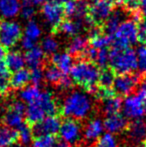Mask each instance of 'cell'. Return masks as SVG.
I'll return each instance as SVG.
<instances>
[{"label": "cell", "mask_w": 146, "mask_h": 147, "mask_svg": "<svg viewBox=\"0 0 146 147\" xmlns=\"http://www.w3.org/2000/svg\"><path fill=\"white\" fill-rule=\"evenodd\" d=\"M93 108L90 96L81 90L71 91L61 104V112L64 116L74 120H82L89 116Z\"/></svg>", "instance_id": "6da1fadb"}, {"label": "cell", "mask_w": 146, "mask_h": 147, "mask_svg": "<svg viewBox=\"0 0 146 147\" xmlns=\"http://www.w3.org/2000/svg\"><path fill=\"white\" fill-rule=\"evenodd\" d=\"M100 68L94 62L89 60H80L73 65L70 71V77L73 83L93 93L98 87Z\"/></svg>", "instance_id": "7a4b0ae2"}, {"label": "cell", "mask_w": 146, "mask_h": 147, "mask_svg": "<svg viewBox=\"0 0 146 147\" xmlns=\"http://www.w3.org/2000/svg\"><path fill=\"white\" fill-rule=\"evenodd\" d=\"M56 112L57 103L53 94L49 91H42L34 102L27 104L25 118L29 123L36 124L45 117L55 115Z\"/></svg>", "instance_id": "3957f363"}, {"label": "cell", "mask_w": 146, "mask_h": 147, "mask_svg": "<svg viewBox=\"0 0 146 147\" xmlns=\"http://www.w3.org/2000/svg\"><path fill=\"white\" fill-rule=\"evenodd\" d=\"M110 68L118 74H128L138 68L136 51L132 48L112 47L109 51Z\"/></svg>", "instance_id": "277c9868"}, {"label": "cell", "mask_w": 146, "mask_h": 147, "mask_svg": "<svg viewBox=\"0 0 146 147\" xmlns=\"http://www.w3.org/2000/svg\"><path fill=\"white\" fill-rule=\"evenodd\" d=\"M139 25L134 19L124 20L113 35L112 47L128 48L138 41Z\"/></svg>", "instance_id": "5b68a950"}, {"label": "cell", "mask_w": 146, "mask_h": 147, "mask_svg": "<svg viewBox=\"0 0 146 147\" xmlns=\"http://www.w3.org/2000/svg\"><path fill=\"white\" fill-rule=\"evenodd\" d=\"M22 38V28L20 24L12 20H2L0 22V43L5 49L14 47Z\"/></svg>", "instance_id": "8992f818"}, {"label": "cell", "mask_w": 146, "mask_h": 147, "mask_svg": "<svg viewBox=\"0 0 146 147\" xmlns=\"http://www.w3.org/2000/svg\"><path fill=\"white\" fill-rule=\"evenodd\" d=\"M117 0H97L89 7L87 18L92 25L100 26L106 21L114 10Z\"/></svg>", "instance_id": "52a82bcc"}, {"label": "cell", "mask_w": 146, "mask_h": 147, "mask_svg": "<svg viewBox=\"0 0 146 147\" xmlns=\"http://www.w3.org/2000/svg\"><path fill=\"white\" fill-rule=\"evenodd\" d=\"M25 111L26 107L24 106L22 101H14L9 104L3 116V122L5 123V126L11 129L20 128L23 124H25Z\"/></svg>", "instance_id": "ba28073f"}, {"label": "cell", "mask_w": 146, "mask_h": 147, "mask_svg": "<svg viewBox=\"0 0 146 147\" xmlns=\"http://www.w3.org/2000/svg\"><path fill=\"white\" fill-rule=\"evenodd\" d=\"M41 13H42L44 20L50 26L52 31L56 32L58 30L60 24L63 22V18L65 16L63 6L53 3L51 1L46 2V3L42 5Z\"/></svg>", "instance_id": "9c48e42d"}, {"label": "cell", "mask_w": 146, "mask_h": 147, "mask_svg": "<svg viewBox=\"0 0 146 147\" xmlns=\"http://www.w3.org/2000/svg\"><path fill=\"white\" fill-rule=\"evenodd\" d=\"M122 111L126 118L141 119L145 115V101L138 94H130L123 101Z\"/></svg>", "instance_id": "30bf717a"}, {"label": "cell", "mask_w": 146, "mask_h": 147, "mask_svg": "<svg viewBox=\"0 0 146 147\" xmlns=\"http://www.w3.org/2000/svg\"><path fill=\"white\" fill-rule=\"evenodd\" d=\"M140 81V76L138 74H119L116 76L113 83V91L117 93L118 96H129L132 94L134 89Z\"/></svg>", "instance_id": "8fae6325"}, {"label": "cell", "mask_w": 146, "mask_h": 147, "mask_svg": "<svg viewBox=\"0 0 146 147\" xmlns=\"http://www.w3.org/2000/svg\"><path fill=\"white\" fill-rule=\"evenodd\" d=\"M82 127L77 120L67 118L65 121L61 123L59 129V135L61 140L67 142L69 145H73L80 141L82 137Z\"/></svg>", "instance_id": "7c38bea8"}, {"label": "cell", "mask_w": 146, "mask_h": 147, "mask_svg": "<svg viewBox=\"0 0 146 147\" xmlns=\"http://www.w3.org/2000/svg\"><path fill=\"white\" fill-rule=\"evenodd\" d=\"M62 122L57 116H47L35 124L34 132L37 135H55L59 132Z\"/></svg>", "instance_id": "4fadbf2b"}, {"label": "cell", "mask_w": 146, "mask_h": 147, "mask_svg": "<svg viewBox=\"0 0 146 147\" xmlns=\"http://www.w3.org/2000/svg\"><path fill=\"white\" fill-rule=\"evenodd\" d=\"M104 124L98 118H94L88 121L83 129V137L89 143L96 142L104 132Z\"/></svg>", "instance_id": "5bb4252c"}, {"label": "cell", "mask_w": 146, "mask_h": 147, "mask_svg": "<svg viewBox=\"0 0 146 147\" xmlns=\"http://www.w3.org/2000/svg\"><path fill=\"white\" fill-rule=\"evenodd\" d=\"M104 129L111 134L121 133L127 129V118L120 113L113 115H108L103 122Z\"/></svg>", "instance_id": "9a60e30c"}, {"label": "cell", "mask_w": 146, "mask_h": 147, "mask_svg": "<svg viewBox=\"0 0 146 147\" xmlns=\"http://www.w3.org/2000/svg\"><path fill=\"white\" fill-rule=\"evenodd\" d=\"M125 12L121 9H114L111 15L106 19V21L102 24V31L103 33L110 36H113L120 24L124 21Z\"/></svg>", "instance_id": "2e32d148"}, {"label": "cell", "mask_w": 146, "mask_h": 147, "mask_svg": "<svg viewBox=\"0 0 146 147\" xmlns=\"http://www.w3.org/2000/svg\"><path fill=\"white\" fill-rule=\"evenodd\" d=\"M21 10L20 0H0V17L4 20L15 18Z\"/></svg>", "instance_id": "e0dca14e"}, {"label": "cell", "mask_w": 146, "mask_h": 147, "mask_svg": "<svg viewBox=\"0 0 146 147\" xmlns=\"http://www.w3.org/2000/svg\"><path fill=\"white\" fill-rule=\"evenodd\" d=\"M51 62L53 65H55L63 74L67 75L70 73L71 69L73 67V56L69 54L68 52L55 53L51 57Z\"/></svg>", "instance_id": "ac0fdd59"}, {"label": "cell", "mask_w": 146, "mask_h": 147, "mask_svg": "<svg viewBox=\"0 0 146 147\" xmlns=\"http://www.w3.org/2000/svg\"><path fill=\"white\" fill-rule=\"evenodd\" d=\"M4 63H5L7 69L11 72L23 69L26 65L25 57L19 51H10V52L6 53Z\"/></svg>", "instance_id": "d6986e66"}, {"label": "cell", "mask_w": 146, "mask_h": 147, "mask_svg": "<svg viewBox=\"0 0 146 147\" xmlns=\"http://www.w3.org/2000/svg\"><path fill=\"white\" fill-rule=\"evenodd\" d=\"M24 57H25L26 65H28L31 69H33V68H38L42 66L45 60V53L40 46L35 45L33 48L26 51Z\"/></svg>", "instance_id": "ffe728a7"}, {"label": "cell", "mask_w": 146, "mask_h": 147, "mask_svg": "<svg viewBox=\"0 0 146 147\" xmlns=\"http://www.w3.org/2000/svg\"><path fill=\"white\" fill-rule=\"evenodd\" d=\"M89 41L85 36L77 35L74 36L71 42L68 44L67 47V52L72 56H84L85 51L88 48Z\"/></svg>", "instance_id": "44dd1931"}, {"label": "cell", "mask_w": 146, "mask_h": 147, "mask_svg": "<svg viewBox=\"0 0 146 147\" xmlns=\"http://www.w3.org/2000/svg\"><path fill=\"white\" fill-rule=\"evenodd\" d=\"M128 135L133 141L140 142L146 139V121L141 119L133 120L128 126Z\"/></svg>", "instance_id": "7402d4cb"}, {"label": "cell", "mask_w": 146, "mask_h": 147, "mask_svg": "<svg viewBox=\"0 0 146 147\" xmlns=\"http://www.w3.org/2000/svg\"><path fill=\"white\" fill-rule=\"evenodd\" d=\"M84 23H85L84 20L79 19L63 20V22L60 24L57 31H60L63 34L68 35V36H77V35H79L80 31L83 29Z\"/></svg>", "instance_id": "603a6c76"}, {"label": "cell", "mask_w": 146, "mask_h": 147, "mask_svg": "<svg viewBox=\"0 0 146 147\" xmlns=\"http://www.w3.org/2000/svg\"><path fill=\"white\" fill-rule=\"evenodd\" d=\"M30 82V71L26 68L20 69L18 71L13 72L10 76V84L11 87L15 89H22L26 87Z\"/></svg>", "instance_id": "cb8c5ba5"}, {"label": "cell", "mask_w": 146, "mask_h": 147, "mask_svg": "<svg viewBox=\"0 0 146 147\" xmlns=\"http://www.w3.org/2000/svg\"><path fill=\"white\" fill-rule=\"evenodd\" d=\"M122 100L119 96H115V95H111L110 97L104 99L103 104H102V109L103 112L106 115H113L117 114L120 112L122 109Z\"/></svg>", "instance_id": "d4e9b609"}, {"label": "cell", "mask_w": 146, "mask_h": 147, "mask_svg": "<svg viewBox=\"0 0 146 147\" xmlns=\"http://www.w3.org/2000/svg\"><path fill=\"white\" fill-rule=\"evenodd\" d=\"M42 91L39 89L37 85H30L22 88L19 92V98L22 102H25L27 104L34 102L39 96Z\"/></svg>", "instance_id": "484cf974"}, {"label": "cell", "mask_w": 146, "mask_h": 147, "mask_svg": "<svg viewBox=\"0 0 146 147\" xmlns=\"http://www.w3.org/2000/svg\"><path fill=\"white\" fill-rule=\"evenodd\" d=\"M17 140V132L7 126H0V147H9Z\"/></svg>", "instance_id": "4316f807"}, {"label": "cell", "mask_w": 146, "mask_h": 147, "mask_svg": "<svg viewBox=\"0 0 146 147\" xmlns=\"http://www.w3.org/2000/svg\"><path fill=\"white\" fill-rule=\"evenodd\" d=\"M112 43H113V36L107 35L105 33H101V34L89 39L90 46L95 49H98V50L99 49L108 48L110 45H112Z\"/></svg>", "instance_id": "83f0119b"}, {"label": "cell", "mask_w": 146, "mask_h": 147, "mask_svg": "<svg viewBox=\"0 0 146 147\" xmlns=\"http://www.w3.org/2000/svg\"><path fill=\"white\" fill-rule=\"evenodd\" d=\"M65 74H63L58 68L55 65L51 64V65L46 66L44 71V78L48 83L55 84V85H58L59 82L61 81L62 77Z\"/></svg>", "instance_id": "f1b7e54d"}, {"label": "cell", "mask_w": 146, "mask_h": 147, "mask_svg": "<svg viewBox=\"0 0 146 147\" xmlns=\"http://www.w3.org/2000/svg\"><path fill=\"white\" fill-rule=\"evenodd\" d=\"M11 84H10L9 70L7 69L5 63L0 61V95H5L9 91Z\"/></svg>", "instance_id": "f546056e"}, {"label": "cell", "mask_w": 146, "mask_h": 147, "mask_svg": "<svg viewBox=\"0 0 146 147\" xmlns=\"http://www.w3.org/2000/svg\"><path fill=\"white\" fill-rule=\"evenodd\" d=\"M115 72L112 69H102L100 72V76H99V81H98V85L102 88H107L111 89V87L113 86L114 83V79H115Z\"/></svg>", "instance_id": "4dcf8cb0"}, {"label": "cell", "mask_w": 146, "mask_h": 147, "mask_svg": "<svg viewBox=\"0 0 146 147\" xmlns=\"http://www.w3.org/2000/svg\"><path fill=\"white\" fill-rule=\"evenodd\" d=\"M41 33H42V30H41L40 26L36 23L33 20H29L26 25L25 29H24V35L23 36L27 37V38L31 39L32 41L36 42L38 41V39L40 38Z\"/></svg>", "instance_id": "1f68e13d"}, {"label": "cell", "mask_w": 146, "mask_h": 147, "mask_svg": "<svg viewBox=\"0 0 146 147\" xmlns=\"http://www.w3.org/2000/svg\"><path fill=\"white\" fill-rule=\"evenodd\" d=\"M40 47L46 55H54L55 53H57L59 44L53 36H47L42 40Z\"/></svg>", "instance_id": "d6a6232c"}, {"label": "cell", "mask_w": 146, "mask_h": 147, "mask_svg": "<svg viewBox=\"0 0 146 147\" xmlns=\"http://www.w3.org/2000/svg\"><path fill=\"white\" fill-rule=\"evenodd\" d=\"M17 139L21 142V144H29L33 140V130L26 124H23L17 131Z\"/></svg>", "instance_id": "836d02e7"}, {"label": "cell", "mask_w": 146, "mask_h": 147, "mask_svg": "<svg viewBox=\"0 0 146 147\" xmlns=\"http://www.w3.org/2000/svg\"><path fill=\"white\" fill-rule=\"evenodd\" d=\"M56 142L54 135H37L33 140V147H55Z\"/></svg>", "instance_id": "e575fe53"}, {"label": "cell", "mask_w": 146, "mask_h": 147, "mask_svg": "<svg viewBox=\"0 0 146 147\" xmlns=\"http://www.w3.org/2000/svg\"><path fill=\"white\" fill-rule=\"evenodd\" d=\"M95 147H119V145L114 134L106 132L96 141Z\"/></svg>", "instance_id": "d590c367"}, {"label": "cell", "mask_w": 146, "mask_h": 147, "mask_svg": "<svg viewBox=\"0 0 146 147\" xmlns=\"http://www.w3.org/2000/svg\"><path fill=\"white\" fill-rule=\"evenodd\" d=\"M34 6L35 5L30 0H22L21 10H20L22 18L26 20H31L35 14V7Z\"/></svg>", "instance_id": "8d00e7d4"}, {"label": "cell", "mask_w": 146, "mask_h": 147, "mask_svg": "<svg viewBox=\"0 0 146 147\" xmlns=\"http://www.w3.org/2000/svg\"><path fill=\"white\" fill-rule=\"evenodd\" d=\"M94 63L100 68V69H105L109 64V50L107 48L99 49L97 52L96 59L94 60Z\"/></svg>", "instance_id": "74e56055"}, {"label": "cell", "mask_w": 146, "mask_h": 147, "mask_svg": "<svg viewBox=\"0 0 146 147\" xmlns=\"http://www.w3.org/2000/svg\"><path fill=\"white\" fill-rule=\"evenodd\" d=\"M137 66L140 73L146 74V45H141L136 49Z\"/></svg>", "instance_id": "f35d334b"}, {"label": "cell", "mask_w": 146, "mask_h": 147, "mask_svg": "<svg viewBox=\"0 0 146 147\" xmlns=\"http://www.w3.org/2000/svg\"><path fill=\"white\" fill-rule=\"evenodd\" d=\"M44 79V71L41 69V67L33 68L30 71V81L33 83V85L38 86Z\"/></svg>", "instance_id": "ab89813d"}, {"label": "cell", "mask_w": 146, "mask_h": 147, "mask_svg": "<svg viewBox=\"0 0 146 147\" xmlns=\"http://www.w3.org/2000/svg\"><path fill=\"white\" fill-rule=\"evenodd\" d=\"M76 7H77V0H68L63 5L65 16H67L69 19H73L74 16H75Z\"/></svg>", "instance_id": "60d3db41"}, {"label": "cell", "mask_w": 146, "mask_h": 147, "mask_svg": "<svg viewBox=\"0 0 146 147\" xmlns=\"http://www.w3.org/2000/svg\"><path fill=\"white\" fill-rule=\"evenodd\" d=\"M117 1L120 2L121 4H123L127 9L132 10V11H136L138 9L141 0H117Z\"/></svg>", "instance_id": "b9f144b4"}, {"label": "cell", "mask_w": 146, "mask_h": 147, "mask_svg": "<svg viewBox=\"0 0 146 147\" xmlns=\"http://www.w3.org/2000/svg\"><path fill=\"white\" fill-rule=\"evenodd\" d=\"M72 85H73V81H72V79H71V77H68L67 75H64L57 86L60 89H62V90H67V89L71 88Z\"/></svg>", "instance_id": "7bdbcfd3"}, {"label": "cell", "mask_w": 146, "mask_h": 147, "mask_svg": "<svg viewBox=\"0 0 146 147\" xmlns=\"http://www.w3.org/2000/svg\"><path fill=\"white\" fill-rule=\"evenodd\" d=\"M20 41H21V47L23 49H25L26 51L33 48V47L35 46V43H36V42H34V41H32L31 39L27 38V37H25V36H22V38Z\"/></svg>", "instance_id": "ee69618b"}, {"label": "cell", "mask_w": 146, "mask_h": 147, "mask_svg": "<svg viewBox=\"0 0 146 147\" xmlns=\"http://www.w3.org/2000/svg\"><path fill=\"white\" fill-rule=\"evenodd\" d=\"M137 94L146 102V79L141 82L140 86H139V88H138V93H137Z\"/></svg>", "instance_id": "f6af8a7d"}, {"label": "cell", "mask_w": 146, "mask_h": 147, "mask_svg": "<svg viewBox=\"0 0 146 147\" xmlns=\"http://www.w3.org/2000/svg\"><path fill=\"white\" fill-rule=\"evenodd\" d=\"M139 12L142 16H146V0H141L139 4Z\"/></svg>", "instance_id": "bcb514c9"}, {"label": "cell", "mask_w": 146, "mask_h": 147, "mask_svg": "<svg viewBox=\"0 0 146 147\" xmlns=\"http://www.w3.org/2000/svg\"><path fill=\"white\" fill-rule=\"evenodd\" d=\"M5 55H6L5 48H4L3 45L0 43V61H3L4 58H5Z\"/></svg>", "instance_id": "7dc6e473"}, {"label": "cell", "mask_w": 146, "mask_h": 147, "mask_svg": "<svg viewBox=\"0 0 146 147\" xmlns=\"http://www.w3.org/2000/svg\"><path fill=\"white\" fill-rule=\"evenodd\" d=\"M55 147H70V145H69L67 142L63 141V140H57L56 142V145H55Z\"/></svg>", "instance_id": "c3c4849f"}, {"label": "cell", "mask_w": 146, "mask_h": 147, "mask_svg": "<svg viewBox=\"0 0 146 147\" xmlns=\"http://www.w3.org/2000/svg\"><path fill=\"white\" fill-rule=\"evenodd\" d=\"M35 6H42L47 2V0H30Z\"/></svg>", "instance_id": "681fc988"}, {"label": "cell", "mask_w": 146, "mask_h": 147, "mask_svg": "<svg viewBox=\"0 0 146 147\" xmlns=\"http://www.w3.org/2000/svg\"><path fill=\"white\" fill-rule=\"evenodd\" d=\"M51 2L53 3H56V4H59V5H64L68 0H50Z\"/></svg>", "instance_id": "f907efd6"}, {"label": "cell", "mask_w": 146, "mask_h": 147, "mask_svg": "<svg viewBox=\"0 0 146 147\" xmlns=\"http://www.w3.org/2000/svg\"><path fill=\"white\" fill-rule=\"evenodd\" d=\"M9 147H22L20 144H16V143H14V144H12L11 146H9Z\"/></svg>", "instance_id": "816d5d0a"}, {"label": "cell", "mask_w": 146, "mask_h": 147, "mask_svg": "<svg viewBox=\"0 0 146 147\" xmlns=\"http://www.w3.org/2000/svg\"><path fill=\"white\" fill-rule=\"evenodd\" d=\"M86 1H90V2H93V3H94V2H95V1H97V0H86Z\"/></svg>", "instance_id": "f5cc1de1"}, {"label": "cell", "mask_w": 146, "mask_h": 147, "mask_svg": "<svg viewBox=\"0 0 146 147\" xmlns=\"http://www.w3.org/2000/svg\"><path fill=\"white\" fill-rule=\"evenodd\" d=\"M143 147H146V139L144 140V142H143Z\"/></svg>", "instance_id": "db71d44e"}, {"label": "cell", "mask_w": 146, "mask_h": 147, "mask_svg": "<svg viewBox=\"0 0 146 147\" xmlns=\"http://www.w3.org/2000/svg\"><path fill=\"white\" fill-rule=\"evenodd\" d=\"M145 115H146V102H145Z\"/></svg>", "instance_id": "11a10c76"}, {"label": "cell", "mask_w": 146, "mask_h": 147, "mask_svg": "<svg viewBox=\"0 0 146 147\" xmlns=\"http://www.w3.org/2000/svg\"><path fill=\"white\" fill-rule=\"evenodd\" d=\"M145 23H146V22H145Z\"/></svg>", "instance_id": "9f6ffc18"}]
</instances>
